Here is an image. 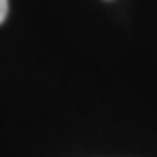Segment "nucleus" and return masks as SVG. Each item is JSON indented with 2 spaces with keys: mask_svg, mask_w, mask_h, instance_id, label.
Returning <instances> with one entry per match:
<instances>
[{
  "mask_svg": "<svg viewBox=\"0 0 157 157\" xmlns=\"http://www.w3.org/2000/svg\"><path fill=\"white\" fill-rule=\"evenodd\" d=\"M7 13H9V0H0V24L5 22Z\"/></svg>",
  "mask_w": 157,
  "mask_h": 157,
  "instance_id": "1",
  "label": "nucleus"
}]
</instances>
